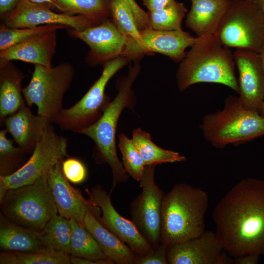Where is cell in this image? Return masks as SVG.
<instances>
[{
  "mask_svg": "<svg viewBox=\"0 0 264 264\" xmlns=\"http://www.w3.org/2000/svg\"><path fill=\"white\" fill-rule=\"evenodd\" d=\"M47 179L59 215L73 219L84 225L86 214L92 213L98 219L101 215L99 207L73 187L64 176L61 163L52 167L46 174Z\"/></svg>",
  "mask_w": 264,
  "mask_h": 264,
  "instance_id": "2e32d148",
  "label": "cell"
},
{
  "mask_svg": "<svg viewBox=\"0 0 264 264\" xmlns=\"http://www.w3.org/2000/svg\"><path fill=\"white\" fill-rule=\"evenodd\" d=\"M156 166H146L139 181L142 191L130 204L131 220L154 249L161 243V207L165 195L155 182Z\"/></svg>",
  "mask_w": 264,
  "mask_h": 264,
  "instance_id": "8fae6325",
  "label": "cell"
},
{
  "mask_svg": "<svg viewBox=\"0 0 264 264\" xmlns=\"http://www.w3.org/2000/svg\"><path fill=\"white\" fill-rule=\"evenodd\" d=\"M222 248L215 232L167 246L169 264H232L234 260Z\"/></svg>",
  "mask_w": 264,
  "mask_h": 264,
  "instance_id": "5bb4252c",
  "label": "cell"
},
{
  "mask_svg": "<svg viewBox=\"0 0 264 264\" xmlns=\"http://www.w3.org/2000/svg\"><path fill=\"white\" fill-rule=\"evenodd\" d=\"M234 59L239 78V97L244 106L261 112L264 96V71L260 53L236 49Z\"/></svg>",
  "mask_w": 264,
  "mask_h": 264,
  "instance_id": "e0dca14e",
  "label": "cell"
},
{
  "mask_svg": "<svg viewBox=\"0 0 264 264\" xmlns=\"http://www.w3.org/2000/svg\"><path fill=\"white\" fill-rule=\"evenodd\" d=\"M55 9L69 15H82L103 22L111 17L110 0H53Z\"/></svg>",
  "mask_w": 264,
  "mask_h": 264,
  "instance_id": "83f0119b",
  "label": "cell"
},
{
  "mask_svg": "<svg viewBox=\"0 0 264 264\" xmlns=\"http://www.w3.org/2000/svg\"><path fill=\"white\" fill-rule=\"evenodd\" d=\"M132 140L142 155L146 166L181 162L186 159L185 156L177 152L165 150L157 146L152 141L150 134L140 128L132 131Z\"/></svg>",
  "mask_w": 264,
  "mask_h": 264,
  "instance_id": "d4e9b609",
  "label": "cell"
},
{
  "mask_svg": "<svg viewBox=\"0 0 264 264\" xmlns=\"http://www.w3.org/2000/svg\"><path fill=\"white\" fill-rule=\"evenodd\" d=\"M57 31L31 37L0 52V62L14 60L52 67L57 45Z\"/></svg>",
  "mask_w": 264,
  "mask_h": 264,
  "instance_id": "d6986e66",
  "label": "cell"
},
{
  "mask_svg": "<svg viewBox=\"0 0 264 264\" xmlns=\"http://www.w3.org/2000/svg\"><path fill=\"white\" fill-rule=\"evenodd\" d=\"M229 47L260 53L264 47V16L245 0H230L214 34Z\"/></svg>",
  "mask_w": 264,
  "mask_h": 264,
  "instance_id": "ba28073f",
  "label": "cell"
},
{
  "mask_svg": "<svg viewBox=\"0 0 264 264\" xmlns=\"http://www.w3.org/2000/svg\"><path fill=\"white\" fill-rule=\"evenodd\" d=\"M70 262L72 264H110L108 262L94 261L71 255L70 257Z\"/></svg>",
  "mask_w": 264,
  "mask_h": 264,
  "instance_id": "ab89813d",
  "label": "cell"
},
{
  "mask_svg": "<svg viewBox=\"0 0 264 264\" xmlns=\"http://www.w3.org/2000/svg\"><path fill=\"white\" fill-rule=\"evenodd\" d=\"M67 140L57 133L52 124L24 165L7 176H0V202L7 191L30 184L68 156Z\"/></svg>",
  "mask_w": 264,
  "mask_h": 264,
  "instance_id": "30bf717a",
  "label": "cell"
},
{
  "mask_svg": "<svg viewBox=\"0 0 264 264\" xmlns=\"http://www.w3.org/2000/svg\"><path fill=\"white\" fill-rule=\"evenodd\" d=\"M23 72L10 62H0V126L17 111L24 101L22 83Z\"/></svg>",
  "mask_w": 264,
  "mask_h": 264,
  "instance_id": "cb8c5ba5",
  "label": "cell"
},
{
  "mask_svg": "<svg viewBox=\"0 0 264 264\" xmlns=\"http://www.w3.org/2000/svg\"><path fill=\"white\" fill-rule=\"evenodd\" d=\"M208 205L204 190L185 183L175 185L162 201L161 243L168 246L201 235Z\"/></svg>",
  "mask_w": 264,
  "mask_h": 264,
  "instance_id": "277c9868",
  "label": "cell"
},
{
  "mask_svg": "<svg viewBox=\"0 0 264 264\" xmlns=\"http://www.w3.org/2000/svg\"><path fill=\"white\" fill-rule=\"evenodd\" d=\"M197 37L176 72L179 91L195 84L212 83L226 86L239 94L236 64L231 50L214 34Z\"/></svg>",
  "mask_w": 264,
  "mask_h": 264,
  "instance_id": "3957f363",
  "label": "cell"
},
{
  "mask_svg": "<svg viewBox=\"0 0 264 264\" xmlns=\"http://www.w3.org/2000/svg\"><path fill=\"white\" fill-rule=\"evenodd\" d=\"M1 251L44 252L53 250L43 242L40 231L20 226L0 214Z\"/></svg>",
  "mask_w": 264,
  "mask_h": 264,
  "instance_id": "44dd1931",
  "label": "cell"
},
{
  "mask_svg": "<svg viewBox=\"0 0 264 264\" xmlns=\"http://www.w3.org/2000/svg\"><path fill=\"white\" fill-rule=\"evenodd\" d=\"M128 60L122 56L103 65L101 76L83 97L74 105L64 109L54 120L64 131L78 133L98 121L110 104V98L105 93L110 80L125 66Z\"/></svg>",
  "mask_w": 264,
  "mask_h": 264,
  "instance_id": "9c48e42d",
  "label": "cell"
},
{
  "mask_svg": "<svg viewBox=\"0 0 264 264\" xmlns=\"http://www.w3.org/2000/svg\"><path fill=\"white\" fill-rule=\"evenodd\" d=\"M5 129L0 131V176H7L22 167L28 160L26 154L7 138Z\"/></svg>",
  "mask_w": 264,
  "mask_h": 264,
  "instance_id": "4dcf8cb0",
  "label": "cell"
},
{
  "mask_svg": "<svg viewBox=\"0 0 264 264\" xmlns=\"http://www.w3.org/2000/svg\"><path fill=\"white\" fill-rule=\"evenodd\" d=\"M132 11L136 25L140 31L151 28L149 25L147 12L144 11L135 0H121Z\"/></svg>",
  "mask_w": 264,
  "mask_h": 264,
  "instance_id": "d590c367",
  "label": "cell"
},
{
  "mask_svg": "<svg viewBox=\"0 0 264 264\" xmlns=\"http://www.w3.org/2000/svg\"><path fill=\"white\" fill-rule=\"evenodd\" d=\"M187 12L184 4L175 0L162 9L147 12L150 27L157 30H182L181 22Z\"/></svg>",
  "mask_w": 264,
  "mask_h": 264,
  "instance_id": "f546056e",
  "label": "cell"
},
{
  "mask_svg": "<svg viewBox=\"0 0 264 264\" xmlns=\"http://www.w3.org/2000/svg\"><path fill=\"white\" fill-rule=\"evenodd\" d=\"M66 27L60 24H44L25 28H10L5 24L0 25V51L5 50L31 37Z\"/></svg>",
  "mask_w": 264,
  "mask_h": 264,
  "instance_id": "1f68e13d",
  "label": "cell"
},
{
  "mask_svg": "<svg viewBox=\"0 0 264 264\" xmlns=\"http://www.w3.org/2000/svg\"><path fill=\"white\" fill-rule=\"evenodd\" d=\"M213 220L231 256L264 255V180L248 177L236 184L214 208Z\"/></svg>",
  "mask_w": 264,
  "mask_h": 264,
  "instance_id": "6da1fadb",
  "label": "cell"
},
{
  "mask_svg": "<svg viewBox=\"0 0 264 264\" xmlns=\"http://www.w3.org/2000/svg\"><path fill=\"white\" fill-rule=\"evenodd\" d=\"M51 124L47 118L33 114L24 101L17 111L4 119L3 126L18 146L31 154Z\"/></svg>",
  "mask_w": 264,
  "mask_h": 264,
  "instance_id": "ac0fdd59",
  "label": "cell"
},
{
  "mask_svg": "<svg viewBox=\"0 0 264 264\" xmlns=\"http://www.w3.org/2000/svg\"><path fill=\"white\" fill-rule=\"evenodd\" d=\"M144 5L149 11L162 9L170 5L175 0H142Z\"/></svg>",
  "mask_w": 264,
  "mask_h": 264,
  "instance_id": "8d00e7d4",
  "label": "cell"
},
{
  "mask_svg": "<svg viewBox=\"0 0 264 264\" xmlns=\"http://www.w3.org/2000/svg\"></svg>",
  "mask_w": 264,
  "mask_h": 264,
  "instance_id": "ee69618b",
  "label": "cell"
},
{
  "mask_svg": "<svg viewBox=\"0 0 264 264\" xmlns=\"http://www.w3.org/2000/svg\"><path fill=\"white\" fill-rule=\"evenodd\" d=\"M260 255L257 253H249L234 258L235 264H258Z\"/></svg>",
  "mask_w": 264,
  "mask_h": 264,
  "instance_id": "74e56055",
  "label": "cell"
},
{
  "mask_svg": "<svg viewBox=\"0 0 264 264\" xmlns=\"http://www.w3.org/2000/svg\"><path fill=\"white\" fill-rule=\"evenodd\" d=\"M260 54H261V56L262 58L264 71V47H263L262 51L260 52ZM260 114L262 116L264 117V99H263V104L262 105Z\"/></svg>",
  "mask_w": 264,
  "mask_h": 264,
  "instance_id": "7bdbcfd3",
  "label": "cell"
},
{
  "mask_svg": "<svg viewBox=\"0 0 264 264\" xmlns=\"http://www.w3.org/2000/svg\"><path fill=\"white\" fill-rule=\"evenodd\" d=\"M139 60L130 65L128 75L117 79V94L104 111L99 119L91 125L82 129L78 133L85 135L94 142L93 157L97 164H108L112 176V193L119 183L127 181L128 175L118 158L116 148L117 123L122 110L128 108L133 110L136 97L132 86L141 70Z\"/></svg>",
  "mask_w": 264,
  "mask_h": 264,
  "instance_id": "7a4b0ae2",
  "label": "cell"
},
{
  "mask_svg": "<svg viewBox=\"0 0 264 264\" xmlns=\"http://www.w3.org/2000/svg\"><path fill=\"white\" fill-rule=\"evenodd\" d=\"M20 0H0L1 17L7 16L17 6Z\"/></svg>",
  "mask_w": 264,
  "mask_h": 264,
  "instance_id": "f35d334b",
  "label": "cell"
},
{
  "mask_svg": "<svg viewBox=\"0 0 264 264\" xmlns=\"http://www.w3.org/2000/svg\"><path fill=\"white\" fill-rule=\"evenodd\" d=\"M44 243L50 248L70 255L72 229L70 220L58 213L40 231Z\"/></svg>",
  "mask_w": 264,
  "mask_h": 264,
  "instance_id": "4316f807",
  "label": "cell"
},
{
  "mask_svg": "<svg viewBox=\"0 0 264 264\" xmlns=\"http://www.w3.org/2000/svg\"><path fill=\"white\" fill-rule=\"evenodd\" d=\"M61 166L64 176L70 182L80 184L85 180L87 170L79 159L73 157L65 158L61 162Z\"/></svg>",
  "mask_w": 264,
  "mask_h": 264,
  "instance_id": "836d02e7",
  "label": "cell"
},
{
  "mask_svg": "<svg viewBox=\"0 0 264 264\" xmlns=\"http://www.w3.org/2000/svg\"><path fill=\"white\" fill-rule=\"evenodd\" d=\"M75 71L69 63L64 62L55 66L34 65L29 84L22 88L26 105H35L37 114L47 118L52 124L64 109L63 101L74 78Z\"/></svg>",
  "mask_w": 264,
  "mask_h": 264,
  "instance_id": "52a82bcc",
  "label": "cell"
},
{
  "mask_svg": "<svg viewBox=\"0 0 264 264\" xmlns=\"http://www.w3.org/2000/svg\"><path fill=\"white\" fill-rule=\"evenodd\" d=\"M70 33L89 47L86 62L92 66L104 65L122 56L127 43V38L110 18L83 30L72 29Z\"/></svg>",
  "mask_w": 264,
  "mask_h": 264,
  "instance_id": "9a60e30c",
  "label": "cell"
},
{
  "mask_svg": "<svg viewBox=\"0 0 264 264\" xmlns=\"http://www.w3.org/2000/svg\"><path fill=\"white\" fill-rule=\"evenodd\" d=\"M256 6L262 12L264 16V0H245Z\"/></svg>",
  "mask_w": 264,
  "mask_h": 264,
  "instance_id": "b9f144b4",
  "label": "cell"
},
{
  "mask_svg": "<svg viewBox=\"0 0 264 264\" xmlns=\"http://www.w3.org/2000/svg\"><path fill=\"white\" fill-rule=\"evenodd\" d=\"M186 14V25L197 37L214 35L225 13L230 0H191Z\"/></svg>",
  "mask_w": 264,
  "mask_h": 264,
  "instance_id": "7402d4cb",
  "label": "cell"
},
{
  "mask_svg": "<svg viewBox=\"0 0 264 264\" xmlns=\"http://www.w3.org/2000/svg\"><path fill=\"white\" fill-rule=\"evenodd\" d=\"M203 137L214 147L238 146L264 135V117L246 108L239 96H227L222 110L205 115L200 125Z\"/></svg>",
  "mask_w": 264,
  "mask_h": 264,
  "instance_id": "5b68a950",
  "label": "cell"
},
{
  "mask_svg": "<svg viewBox=\"0 0 264 264\" xmlns=\"http://www.w3.org/2000/svg\"><path fill=\"white\" fill-rule=\"evenodd\" d=\"M136 264H168L167 246L160 243L151 253L139 256Z\"/></svg>",
  "mask_w": 264,
  "mask_h": 264,
  "instance_id": "e575fe53",
  "label": "cell"
},
{
  "mask_svg": "<svg viewBox=\"0 0 264 264\" xmlns=\"http://www.w3.org/2000/svg\"><path fill=\"white\" fill-rule=\"evenodd\" d=\"M102 22L82 15H72L54 12L48 6L20 0L6 17L5 25L10 28L33 27L44 24H60L77 31Z\"/></svg>",
  "mask_w": 264,
  "mask_h": 264,
  "instance_id": "7c38bea8",
  "label": "cell"
},
{
  "mask_svg": "<svg viewBox=\"0 0 264 264\" xmlns=\"http://www.w3.org/2000/svg\"><path fill=\"white\" fill-rule=\"evenodd\" d=\"M31 2L46 5L52 9L55 8L53 0H25Z\"/></svg>",
  "mask_w": 264,
  "mask_h": 264,
  "instance_id": "60d3db41",
  "label": "cell"
},
{
  "mask_svg": "<svg viewBox=\"0 0 264 264\" xmlns=\"http://www.w3.org/2000/svg\"><path fill=\"white\" fill-rule=\"evenodd\" d=\"M84 225L94 237L100 248L116 264H136L139 256L118 237L103 226L97 218L88 212Z\"/></svg>",
  "mask_w": 264,
  "mask_h": 264,
  "instance_id": "603a6c76",
  "label": "cell"
},
{
  "mask_svg": "<svg viewBox=\"0 0 264 264\" xmlns=\"http://www.w3.org/2000/svg\"><path fill=\"white\" fill-rule=\"evenodd\" d=\"M71 255L52 250L44 252L0 253V264H70Z\"/></svg>",
  "mask_w": 264,
  "mask_h": 264,
  "instance_id": "f1b7e54d",
  "label": "cell"
},
{
  "mask_svg": "<svg viewBox=\"0 0 264 264\" xmlns=\"http://www.w3.org/2000/svg\"><path fill=\"white\" fill-rule=\"evenodd\" d=\"M118 138V147L122 155L124 168L128 175L140 181L146 167L144 160L132 139L123 133L119 134Z\"/></svg>",
  "mask_w": 264,
  "mask_h": 264,
  "instance_id": "d6a6232c",
  "label": "cell"
},
{
  "mask_svg": "<svg viewBox=\"0 0 264 264\" xmlns=\"http://www.w3.org/2000/svg\"><path fill=\"white\" fill-rule=\"evenodd\" d=\"M46 174L30 184L9 189L0 202V213L15 224L42 231L58 213Z\"/></svg>",
  "mask_w": 264,
  "mask_h": 264,
  "instance_id": "8992f818",
  "label": "cell"
},
{
  "mask_svg": "<svg viewBox=\"0 0 264 264\" xmlns=\"http://www.w3.org/2000/svg\"><path fill=\"white\" fill-rule=\"evenodd\" d=\"M72 232L70 243V255L99 262H113L103 252L92 235L84 225L70 219Z\"/></svg>",
  "mask_w": 264,
  "mask_h": 264,
  "instance_id": "484cf974",
  "label": "cell"
},
{
  "mask_svg": "<svg viewBox=\"0 0 264 264\" xmlns=\"http://www.w3.org/2000/svg\"><path fill=\"white\" fill-rule=\"evenodd\" d=\"M140 32L145 54L156 52L175 61H181L186 54V49L192 46L198 39L183 30L166 31L148 28Z\"/></svg>",
  "mask_w": 264,
  "mask_h": 264,
  "instance_id": "ffe728a7",
  "label": "cell"
},
{
  "mask_svg": "<svg viewBox=\"0 0 264 264\" xmlns=\"http://www.w3.org/2000/svg\"><path fill=\"white\" fill-rule=\"evenodd\" d=\"M89 199L101 210L98 219L106 228L123 241L136 254L143 256L154 249L139 232L131 220L120 214L113 207L108 193L100 184H96L88 191Z\"/></svg>",
  "mask_w": 264,
  "mask_h": 264,
  "instance_id": "4fadbf2b",
  "label": "cell"
}]
</instances>
